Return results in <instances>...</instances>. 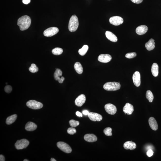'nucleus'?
<instances>
[{"instance_id":"obj_1","label":"nucleus","mask_w":161,"mask_h":161,"mask_svg":"<svg viewBox=\"0 0 161 161\" xmlns=\"http://www.w3.org/2000/svg\"><path fill=\"white\" fill-rule=\"evenodd\" d=\"M31 23V19L27 15L21 17L17 21V25L22 31L27 29L30 26Z\"/></svg>"},{"instance_id":"obj_2","label":"nucleus","mask_w":161,"mask_h":161,"mask_svg":"<svg viewBox=\"0 0 161 161\" xmlns=\"http://www.w3.org/2000/svg\"><path fill=\"white\" fill-rule=\"evenodd\" d=\"M79 25V20L77 16L75 15H73L69 22L68 29L69 31L71 32L75 31L78 27Z\"/></svg>"},{"instance_id":"obj_3","label":"nucleus","mask_w":161,"mask_h":161,"mask_svg":"<svg viewBox=\"0 0 161 161\" xmlns=\"http://www.w3.org/2000/svg\"><path fill=\"white\" fill-rule=\"evenodd\" d=\"M121 87L119 83L116 82H109L106 83L103 86L105 90L108 91H115L119 90Z\"/></svg>"},{"instance_id":"obj_4","label":"nucleus","mask_w":161,"mask_h":161,"mask_svg":"<svg viewBox=\"0 0 161 161\" xmlns=\"http://www.w3.org/2000/svg\"><path fill=\"white\" fill-rule=\"evenodd\" d=\"M26 105L29 108L33 110L40 109L43 106V105L42 103L34 100L28 101L27 102Z\"/></svg>"},{"instance_id":"obj_5","label":"nucleus","mask_w":161,"mask_h":161,"mask_svg":"<svg viewBox=\"0 0 161 161\" xmlns=\"http://www.w3.org/2000/svg\"><path fill=\"white\" fill-rule=\"evenodd\" d=\"M29 144V142L28 140L24 139L17 141L15 146L17 150H22L27 147Z\"/></svg>"},{"instance_id":"obj_6","label":"nucleus","mask_w":161,"mask_h":161,"mask_svg":"<svg viewBox=\"0 0 161 161\" xmlns=\"http://www.w3.org/2000/svg\"><path fill=\"white\" fill-rule=\"evenodd\" d=\"M57 145L58 148L66 153H69L72 152V150L70 147L64 142H58L57 144Z\"/></svg>"},{"instance_id":"obj_7","label":"nucleus","mask_w":161,"mask_h":161,"mask_svg":"<svg viewBox=\"0 0 161 161\" xmlns=\"http://www.w3.org/2000/svg\"><path fill=\"white\" fill-rule=\"evenodd\" d=\"M59 31V29L52 27L47 29L44 32V35L46 37H51L56 34Z\"/></svg>"},{"instance_id":"obj_8","label":"nucleus","mask_w":161,"mask_h":161,"mask_svg":"<svg viewBox=\"0 0 161 161\" xmlns=\"http://www.w3.org/2000/svg\"><path fill=\"white\" fill-rule=\"evenodd\" d=\"M109 22L111 24L118 26L122 24L123 23V18L119 16H114L110 18Z\"/></svg>"},{"instance_id":"obj_9","label":"nucleus","mask_w":161,"mask_h":161,"mask_svg":"<svg viewBox=\"0 0 161 161\" xmlns=\"http://www.w3.org/2000/svg\"><path fill=\"white\" fill-rule=\"evenodd\" d=\"M104 108L106 112L110 115L115 114L117 111L116 106L111 104H106L105 105Z\"/></svg>"},{"instance_id":"obj_10","label":"nucleus","mask_w":161,"mask_h":161,"mask_svg":"<svg viewBox=\"0 0 161 161\" xmlns=\"http://www.w3.org/2000/svg\"><path fill=\"white\" fill-rule=\"evenodd\" d=\"M62 72L60 69H56L54 74V78L56 81H58L59 83L61 84L62 83L64 80V78L62 77Z\"/></svg>"},{"instance_id":"obj_11","label":"nucleus","mask_w":161,"mask_h":161,"mask_svg":"<svg viewBox=\"0 0 161 161\" xmlns=\"http://www.w3.org/2000/svg\"><path fill=\"white\" fill-rule=\"evenodd\" d=\"M88 115L89 119L93 121H100L102 119L101 115L97 113H89Z\"/></svg>"},{"instance_id":"obj_12","label":"nucleus","mask_w":161,"mask_h":161,"mask_svg":"<svg viewBox=\"0 0 161 161\" xmlns=\"http://www.w3.org/2000/svg\"><path fill=\"white\" fill-rule=\"evenodd\" d=\"M112 58L111 56L108 54H101L98 57V60L99 62L106 63L109 62L112 60Z\"/></svg>"},{"instance_id":"obj_13","label":"nucleus","mask_w":161,"mask_h":161,"mask_svg":"<svg viewBox=\"0 0 161 161\" xmlns=\"http://www.w3.org/2000/svg\"><path fill=\"white\" fill-rule=\"evenodd\" d=\"M133 82L137 87L139 86L140 84V73L137 71L134 73L133 76Z\"/></svg>"},{"instance_id":"obj_14","label":"nucleus","mask_w":161,"mask_h":161,"mask_svg":"<svg viewBox=\"0 0 161 161\" xmlns=\"http://www.w3.org/2000/svg\"><path fill=\"white\" fill-rule=\"evenodd\" d=\"M86 101V97L84 94H81L76 99L75 104L78 106H82Z\"/></svg>"},{"instance_id":"obj_15","label":"nucleus","mask_w":161,"mask_h":161,"mask_svg":"<svg viewBox=\"0 0 161 161\" xmlns=\"http://www.w3.org/2000/svg\"><path fill=\"white\" fill-rule=\"evenodd\" d=\"M134 111L133 106L129 103H126L123 108V111L125 114L128 115H131Z\"/></svg>"},{"instance_id":"obj_16","label":"nucleus","mask_w":161,"mask_h":161,"mask_svg":"<svg viewBox=\"0 0 161 161\" xmlns=\"http://www.w3.org/2000/svg\"><path fill=\"white\" fill-rule=\"evenodd\" d=\"M149 125L152 129L156 131L158 128V125L157 122L153 117H151L149 119Z\"/></svg>"},{"instance_id":"obj_17","label":"nucleus","mask_w":161,"mask_h":161,"mask_svg":"<svg viewBox=\"0 0 161 161\" xmlns=\"http://www.w3.org/2000/svg\"><path fill=\"white\" fill-rule=\"evenodd\" d=\"M124 148L127 150H133L136 148V145L132 141H127L123 144Z\"/></svg>"},{"instance_id":"obj_18","label":"nucleus","mask_w":161,"mask_h":161,"mask_svg":"<svg viewBox=\"0 0 161 161\" xmlns=\"http://www.w3.org/2000/svg\"><path fill=\"white\" fill-rule=\"evenodd\" d=\"M148 28L146 25H142L137 27L136 32L137 34L142 35L145 34L148 31Z\"/></svg>"},{"instance_id":"obj_19","label":"nucleus","mask_w":161,"mask_h":161,"mask_svg":"<svg viewBox=\"0 0 161 161\" xmlns=\"http://www.w3.org/2000/svg\"><path fill=\"white\" fill-rule=\"evenodd\" d=\"M84 138L85 141L89 142H96L97 140V137L93 134H87L84 135Z\"/></svg>"},{"instance_id":"obj_20","label":"nucleus","mask_w":161,"mask_h":161,"mask_svg":"<svg viewBox=\"0 0 161 161\" xmlns=\"http://www.w3.org/2000/svg\"><path fill=\"white\" fill-rule=\"evenodd\" d=\"M25 129L28 131H33L36 129L37 125L35 123L31 122H29L25 126Z\"/></svg>"},{"instance_id":"obj_21","label":"nucleus","mask_w":161,"mask_h":161,"mask_svg":"<svg viewBox=\"0 0 161 161\" xmlns=\"http://www.w3.org/2000/svg\"><path fill=\"white\" fill-rule=\"evenodd\" d=\"M105 34L106 38L111 41L113 42L117 41L118 38L112 32L110 31H106Z\"/></svg>"},{"instance_id":"obj_22","label":"nucleus","mask_w":161,"mask_h":161,"mask_svg":"<svg viewBox=\"0 0 161 161\" xmlns=\"http://www.w3.org/2000/svg\"><path fill=\"white\" fill-rule=\"evenodd\" d=\"M146 48L149 51L153 50L155 47V42L153 39H150L149 41L146 43L145 45Z\"/></svg>"},{"instance_id":"obj_23","label":"nucleus","mask_w":161,"mask_h":161,"mask_svg":"<svg viewBox=\"0 0 161 161\" xmlns=\"http://www.w3.org/2000/svg\"><path fill=\"white\" fill-rule=\"evenodd\" d=\"M158 66L156 63H154L151 68V72L154 77H157L158 74Z\"/></svg>"},{"instance_id":"obj_24","label":"nucleus","mask_w":161,"mask_h":161,"mask_svg":"<svg viewBox=\"0 0 161 161\" xmlns=\"http://www.w3.org/2000/svg\"><path fill=\"white\" fill-rule=\"evenodd\" d=\"M74 68L75 69L78 74H81L83 72V67L80 63L77 62L74 64Z\"/></svg>"},{"instance_id":"obj_25","label":"nucleus","mask_w":161,"mask_h":161,"mask_svg":"<svg viewBox=\"0 0 161 161\" xmlns=\"http://www.w3.org/2000/svg\"><path fill=\"white\" fill-rule=\"evenodd\" d=\"M17 116L16 114H14L10 116L7 118L6 123L8 125L11 124L16 121Z\"/></svg>"},{"instance_id":"obj_26","label":"nucleus","mask_w":161,"mask_h":161,"mask_svg":"<svg viewBox=\"0 0 161 161\" xmlns=\"http://www.w3.org/2000/svg\"><path fill=\"white\" fill-rule=\"evenodd\" d=\"M89 47L87 45L83 46L81 49L79 50V53L81 56H83L85 55Z\"/></svg>"},{"instance_id":"obj_27","label":"nucleus","mask_w":161,"mask_h":161,"mask_svg":"<svg viewBox=\"0 0 161 161\" xmlns=\"http://www.w3.org/2000/svg\"><path fill=\"white\" fill-rule=\"evenodd\" d=\"M146 97L149 100V102H152L154 99L153 94L150 91H147L146 93Z\"/></svg>"},{"instance_id":"obj_28","label":"nucleus","mask_w":161,"mask_h":161,"mask_svg":"<svg viewBox=\"0 0 161 161\" xmlns=\"http://www.w3.org/2000/svg\"><path fill=\"white\" fill-rule=\"evenodd\" d=\"M52 53L55 55H59L62 53L63 50L62 48L59 47H56L52 50Z\"/></svg>"},{"instance_id":"obj_29","label":"nucleus","mask_w":161,"mask_h":161,"mask_svg":"<svg viewBox=\"0 0 161 161\" xmlns=\"http://www.w3.org/2000/svg\"><path fill=\"white\" fill-rule=\"evenodd\" d=\"M30 72L34 73L37 72L39 70L37 66V65L35 64H32L30 66L29 68Z\"/></svg>"},{"instance_id":"obj_30","label":"nucleus","mask_w":161,"mask_h":161,"mask_svg":"<svg viewBox=\"0 0 161 161\" xmlns=\"http://www.w3.org/2000/svg\"><path fill=\"white\" fill-rule=\"evenodd\" d=\"M112 129L110 128H107L104 130V133L105 135L107 136H112Z\"/></svg>"},{"instance_id":"obj_31","label":"nucleus","mask_w":161,"mask_h":161,"mask_svg":"<svg viewBox=\"0 0 161 161\" xmlns=\"http://www.w3.org/2000/svg\"><path fill=\"white\" fill-rule=\"evenodd\" d=\"M69 123L70 126L73 128H75L78 126L79 124V122L74 120H71L69 121Z\"/></svg>"},{"instance_id":"obj_32","label":"nucleus","mask_w":161,"mask_h":161,"mask_svg":"<svg viewBox=\"0 0 161 161\" xmlns=\"http://www.w3.org/2000/svg\"><path fill=\"white\" fill-rule=\"evenodd\" d=\"M137 54L136 52H130V53H128L126 54L125 57L127 58L128 59H132L133 58L136 57Z\"/></svg>"},{"instance_id":"obj_33","label":"nucleus","mask_w":161,"mask_h":161,"mask_svg":"<svg viewBox=\"0 0 161 161\" xmlns=\"http://www.w3.org/2000/svg\"><path fill=\"white\" fill-rule=\"evenodd\" d=\"M77 131L75 129L73 128H69L68 129L67 132L70 135H74L76 133Z\"/></svg>"},{"instance_id":"obj_34","label":"nucleus","mask_w":161,"mask_h":161,"mask_svg":"<svg viewBox=\"0 0 161 161\" xmlns=\"http://www.w3.org/2000/svg\"><path fill=\"white\" fill-rule=\"evenodd\" d=\"M5 92L7 93H10L12 90V88L10 85H7L4 88Z\"/></svg>"},{"instance_id":"obj_35","label":"nucleus","mask_w":161,"mask_h":161,"mask_svg":"<svg viewBox=\"0 0 161 161\" xmlns=\"http://www.w3.org/2000/svg\"><path fill=\"white\" fill-rule=\"evenodd\" d=\"M154 152L151 149L148 151L147 152V155L148 157H150L153 155Z\"/></svg>"},{"instance_id":"obj_36","label":"nucleus","mask_w":161,"mask_h":161,"mask_svg":"<svg viewBox=\"0 0 161 161\" xmlns=\"http://www.w3.org/2000/svg\"><path fill=\"white\" fill-rule=\"evenodd\" d=\"M132 2L136 4H140L141 3L143 0H130Z\"/></svg>"},{"instance_id":"obj_37","label":"nucleus","mask_w":161,"mask_h":161,"mask_svg":"<svg viewBox=\"0 0 161 161\" xmlns=\"http://www.w3.org/2000/svg\"><path fill=\"white\" fill-rule=\"evenodd\" d=\"M30 2V0H23V2L24 4H28Z\"/></svg>"},{"instance_id":"obj_38","label":"nucleus","mask_w":161,"mask_h":161,"mask_svg":"<svg viewBox=\"0 0 161 161\" xmlns=\"http://www.w3.org/2000/svg\"><path fill=\"white\" fill-rule=\"evenodd\" d=\"M76 114L78 116L82 117V113L79 111H77L76 112Z\"/></svg>"},{"instance_id":"obj_39","label":"nucleus","mask_w":161,"mask_h":161,"mask_svg":"<svg viewBox=\"0 0 161 161\" xmlns=\"http://www.w3.org/2000/svg\"><path fill=\"white\" fill-rule=\"evenodd\" d=\"M82 113L83 114L86 115H88L89 113V111H87V110H84V111H83Z\"/></svg>"},{"instance_id":"obj_40","label":"nucleus","mask_w":161,"mask_h":161,"mask_svg":"<svg viewBox=\"0 0 161 161\" xmlns=\"http://www.w3.org/2000/svg\"><path fill=\"white\" fill-rule=\"evenodd\" d=\"M0 161H5V158L4 156H3L2 155H0Z\"/></svg>"},{"instance_id":"obj_41","label":"nucleus","mask_w":161,"mask_h":161,"mask_svg":"<svg viewBox=\"0 0 161 161\" xmlns=\"http://www.w3.org/2000/svg\"><path fill=\"white\" fill-rule=\"evenodd\" d=\"M50 161H56L57 160H55V159L54 158H52L50 159Z\"/></svg>"},{"instance_id":"obj_42","label":"nucleus","mask_w":161,"mask_h":161,"mask_svg":"<svg viewBox=\"0 0 161 161\" xmlns=\"http://www.w3.org/2000/svg\"><path fill=\"white\" fill-rule=\"evenodd\" d=\"M23 161H29V160H28L27 159H25V160H24Z\"/></svg>"},{"instance_id":"obj_43","label":"nucleus","mask_w":161,"mask_h":161,"mask_svg":"<svg viewBox=\"0 0 161 161\" xmlns=\"http://www.w3.org/2000/svg\"><path fill=\"white\" fill-rule=\"evenodd\" d=\"M6 84H7V83H6Z\"/></svg>"}]
</instances>
